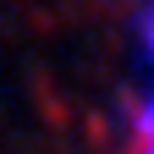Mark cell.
<instances>
[{"label":"cell","instance_id":"1","mask_svg":"<svg viewBox=\"0 0 154 154\" xmlns=\"http://www.w3.org/2000/svg\"><path fill=\"white\" fill-rule=\"evenodd\" d=\"M132 154H154V88L143 94L138 116H132Z\"/></svg>","mask_w":154,"mask_h":154},{"label":"cell","instance_id":"2","mask_svg":"<svg viewBox=\"0 0 154 154\" xmlns=\"http://www.w3.org/2000/svg\"><path fill=\"white\" fill-rule=\"evenodd\" d=\"M143 44H149V61H154V11H149V22H143Z\"/></svg>","mask_w":154,"mask_h":154}]
</instances>
